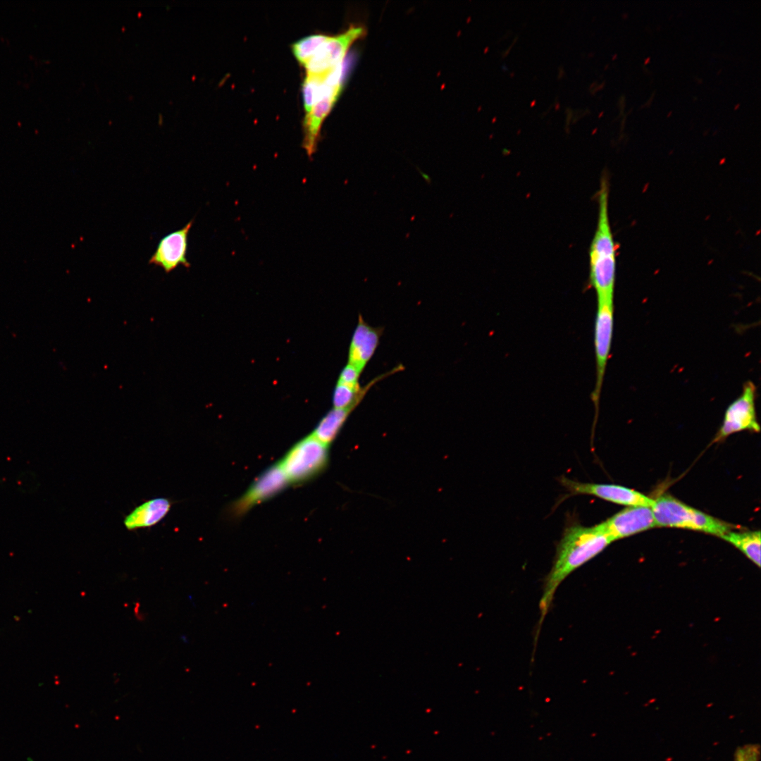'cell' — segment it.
<instances>
[{"mask_svg": "<svg viewBox=\"0 0 761 761\" xmlns=\"http://www.w3.org/2000/svg\"><path fill=\"white\" fill-rule=\"evenodd\" d=\"M613 540L601 523L593 526H568L559 540L552 567L545 579L539 603L540 624L552 602L559 585L573 571L602 552Z\"/></svg>", "mask_w": 761, "mask_h": 761, "instance_id": "1", "label": "cell"}, {"mask_svg": "<svg viewBox=\"0 0 761 761\" xmlns=\"http://www.w3.org/2000/svg\"><path fill=\"white\" fill-rule=\"evenodd\" d=\"M656 527H672L701 531L722 537L734 526L696 509L671 495L653 499L651 507Z\"/></svg>", "mask_w": 761, "mask_h": 761, "instance_id": "2", "label": "cell"}, {"mask_svg": "<svg viewBox=\"0 0 761 761\" xmlns=\"http://www.w3.org/2000/svg\"><path fill=\"white\" fill-rule=\"evenodd\" d=\"M328 462V446L311 433L294 444L278 464L289 485H299L323 473Z\"/></svg>", "mask_w": 761, "mask_h": 761, "instance_id": "3", "label": "cell"}, {"mask_svg": "<svg viewBox=\"0 0 761 761\" xmlns=\"http://www.w3.org/2000/svg\"><path fill=\"white\" fill-rule=\"evenodd\" d=\"M614 299H597L594 325V347L596 380L591 399L595 407V424L607 364L610 354L614 330Z\"/></svg>", "mask_w": 761, "mask_h": 761, "instance_id": "4", "label": "cell"}, {"mask_svg": "<svg viewBox=\"0 0 761 761\" xmlns=\"http://www.w3.org/2000/svg\"><path fill=\"white\" fill-rule=\"evenodd\" d=\"M756 397L755 384L752 380L746 381L740 395L726 408L722 424L713 439L714 443L721 442L730 435L742 431L760 432L755 407Z\"/></svg>", "mask_w": 761, "mask_h": 761, "instance_id": "5", "label": "cell"}, {"mask_svg": "<svg viewBox=\"0 0 761 761\" xmlns=\"http://www.w3.org/2000/svg\"><path fill=\"white\" fill-rule=\"evenodd\" d=\"M289 483L278 463L264 470L249 485L248 489L228 508L232 519H239L254 507L276 496Z\"/></svg>", "mask_w": 761, "mask_h": 761, "instance_id": "6", "label": "cell"}, {"mask_svg": "<svg viewBox=\"0 0 761 761\" xmlns=\"http://www.w3.org/2000/svg\"><path fill=\"white\" fill-rule=\"evenodd\" d=\"M560 484L569 492L567 496L592 495L617 505L652 507L653 499L633 489L614 484L583 483L564 476L559 478Z\"/></svg>", "mask_w": 761, "mask_h": 761, "instance_id": "7", "label": "cell"}, {"mask_svg": "<svg viewBox=\"0 0 761 761\" xmlns=\"http://www.w3.org/2000/svg\"><path fill=\"white\" fill-rule=\"evenodd\" d=\"M364 33L362 27H352L340 35L329 37L304 65L307 75L325 78L336 66L342 63L351 44Z\"/></svg>", "mask_w": 761, "mask_h": 761, "instance_id": "8", "label": "cell"}, {"mask_svg": "<svg viewBox=\"0 0 761 761\" xmlns=\"http://www.w3.org/2000/svg\"><path fill=\"white\" fill-rule=\"evenodd\" d=\"M193 223L194 221L192 220L183 228L163 236L159 240L148 264L161 267L166 273H171L179 266L189 268L190 264L187 258L188 235Z\"/></svg>", "mask_w": 761, "mask_h": 761, "instance_id": "9", "label": "cell"}, {"mask_svg": "<svg viewBox=\"0 0 761 761\" xmlns=\"http://www.w3.org/2000/svg\"><path fill=\"white\" fill-rule=\"evenodd\" d=\"M614 541L656 527L650 507H627L601 522Z\"/></svg>", "mask_w": 761, "mask_h": 761, "instance_id": "10", "label": "cell"}, {"mask_svg": "<svg viewBox=\"0 0 761 761\" xmlns=\"http://www.w3.org/2000/svg\"><path fill=\"white\" fill-rule=\"evenodd\" d=\"M382 333V328L371 326L359 315L349 345L348 363L362 371L376 352Z\"/></svg>", "mask_w": 761, "mask_h": 761, "instance_id": "11", "label": "cell"}, {"mask_svg": "<svg viewBox=\"0 0 761 761\" xmlns=\"http://www.w3.org/2000/svg\"><path fill=\"white\" fill-rule=\"evenodd\" d=\"M171 501L166 497H156L148 500L135 508L124 519V525L129 531L154 526L168 513Z\"/></svg>", "mask_w": 761, "mask_h": 761, "instance_id": "12", "label": "cell"}, {"mask_svg": "<svg viewBox=\"0 0 761 761\" xmlns=\"http://www.w3.org/2000/svg\"><path fill=\"white\" fill-rule=\"evenodd\" d=\"M340 92H335L324 97L307 113L304 118L303 147L309 157L316 152L321 123L337 101Z\"/></svg>", "mask_w": 761, "mask_h": 761, "instance_id": "13", "label": "cell"}, {"mask_svg": "<svg viewBox=\"0 0 761 761\" xmlns=\"http://www.w3.org/2000/svg\"><path fill=\"white\" fill-rule=\"evenodd\" d=\"M352 411L350 409L333 408L321 419L311 434L329 447L339 434Z\"/></svg>", "mask_w": 761, "mask_h": 761, "instance_id": "14", "label": "cell"}, {"mask_svg": "<svg viewBox=\"0 0 761 761\" xmlns=\"http://www.w3.org/2000/svg\"><path fill=\"white\" fill-rule=\"evenodd\" d=\"M721 538L737 547L754 564L760 567V543L761 535L760 531H729L724 534Z\"/></svg>", "mask_w": 761, "mask_h": 761, "instance_id": "15", "label": "cell"}, {"mask_svg": "<svg viewBox=\"0 0 761 761\" xmlns=\"http://www.w3.org/2000/svg\"><path fill=\"white\" fill-rule=\"evenodd\" d=\"M328 38L324 35H312L303 38L292 45L293 54L298 61L304 65Z\"/></svg>", "mask_w": 761, "mask_h": 761, "instance_id": "16", "label": "cell"}, {"mask_svg": "<svg viewBox=\"0 0 761 761\" xmlns=\"http://www.w3.org/2000/svg\"><path fill=\"white\" fill-rule=\"evenodd\" d=\"M760 755V745L745 744L740 746L734 753V761H759Z\"/></svg>", "mask_w": 761, "mask_h": 761, "instance_id": "17", "label": "cell"}, {"mask_svg": "<svg viewBox=\"0 0 761 761\" xmlns=\"http://www.w3.org/2000/svg\"><path fill=\"white\" fill-rule=\"evenodd\" d=\"M361 372L359 369L348 363L342 370L338 383L352 386L358 385Z\"/></svg>", "mask_w": 761, "mask_h": 761, "instance_id": "18", "label": "cell"}, {"mask_svg": "<svg viewBox=\"0 0 761 761\" xmlns=\"http://www.w3.org/2000/svg\"><path fill=\"white\" fill-rule=\"evenodd\" d=\"M159 125H161V123H162V117H161V113L159 114Z\"/></svg>", "mask_w": 761, "mask_h": 761, "instance_id": "19", "label": "cell"}]
</instances>
